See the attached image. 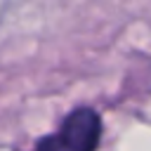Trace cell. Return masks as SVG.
Listing matches in <instances>:
<instances>
[{
  "label": "cell",
  "instance_id": "1",
  "mask_svg": "<svg viewBox=\"0 0 151 151\" xmlns=\"http://www.w3.org/2000/svg\"><path fill=\"white\" fill-rule=\"evenodd\" d=\"M101 137V118L92 109H76L61 127L35 144V151H94Z\"/></svg>",
  "mask_w": 151,
  "mask_h": 151
}]
</instances>
